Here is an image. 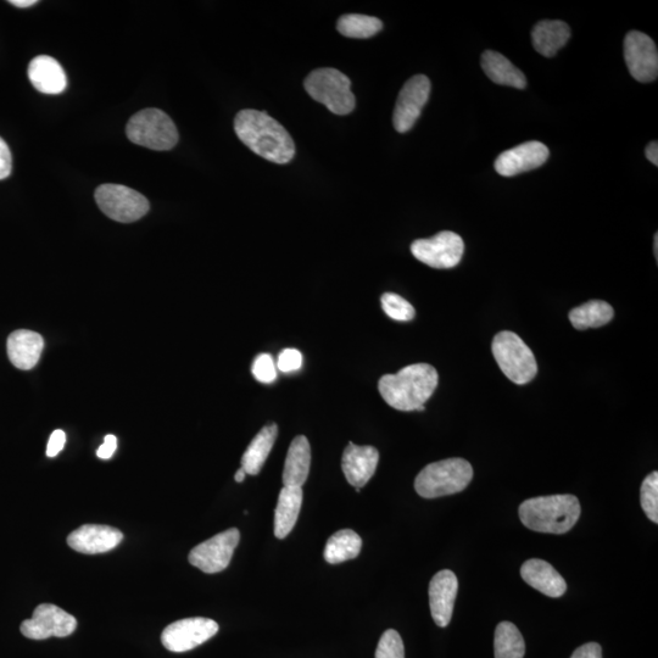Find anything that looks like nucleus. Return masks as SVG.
<instances>
[{
	"label": "nucleus",
	"mask_w": 658,
	"mask_h": 658,
	"mask_svg": "<svg viewBox=\"0 0 658 658\" xmlns=\"http://www.w3.org/2000/svg\"><path fill=\"white\" fill-rule=\"evenodd\" d=\"M234 131L245 146L271 163L288 164L294 158L291 135L266 111H239L234 119Z\"/></svg>",
	"instance_id": "1"
},
{
	"label": "nucleus",
	"mask_w": 658,
	"mask_h": 658,
	"mask_svg": "<svg viewBox=\"0 0 658 658\" xmlns=\"http://www.w3.org/2000/svg\"><path fill=\"white\" fill-rule=\"evenodd\" d=\"M436 368L428 364L406 366L395 375H384L378 390L386 403L399 411H425L438 387Z\"/></svg>",
	"instance_id": "2"
},
{
	"label": "nucleus",
	"mask_w": 658,
	"mask_h": 658,
	"mask_svg": "<svg viewBox=\"0 0 658 658\" xmlns=\"http://www.w3.org/2000/svg\"><path fill=\"white\" fill-rule=\"evenodd\" d=\"M581 504L574 495L539 496L521 504V522L534 532L565 534L576 526Z\"/></svg>",
	"instance_id": "3"
},
{
	"label": "nucleus",
	"mask_w": 658,
	"mask_h": 658,
	"mask_svg": "<svg viewBox=\"0 0 658 658\" xmlns=\"http://www.w3.org/2000/svg\"><path fill=\"white\" fill-rule=\"evenodd\" d=\"M473 478V468L464 459L434 462L418 473L415 489L425 499L442 498L462 492Z\"/></svg>",
	"instance_id": "4"
},
{
	"label": "nucleus",
	"mask_w": 658,
	"mask_h": 658,
	"mask_svg": "<svg viewBox=\"0 0 658 658\" xmlns=\"http://www.w3.org/2000/svg\"><path fill=\"white\" fill-rule=\"evenodd\" d=\"M492 350L495 361L511 382L523 386L537 376L538 364L533 351L516 333L504 331L496 334Z\"/></svg>",
	"instance_id": "5"
},
{
	"label": "nucleus",
	"mask_w": 658,
	"mask_h": 658,
	"mask_svg": "<svg viewBox=\"0 0 658 658\" xmlns=\"http://www.w3.org/2000/svg\"><path fill=\"white\" fill-rule=\"evenodd\" d=\"M304 87L309 96L336 115H348L355 109L356 99L351 81L343 72L326 68L312 71Z\"/></svg>",
	"instance_id": "6"
},
{
	"label": "nucleus",
	"mask_w": 658,
	"mask_h": 658,
	"mask_svg": "<svg viewBox=\"0 0 658 658\" xmlns=\"http://www.w3.org/2000/svg\"><path fill=\"white\" fill-rule=\"evenodd\" d=\"M126 133L132 143L156 152L174 148L180 138L174 121L159 109H146L133 115Z\"/></svg>",
	"instance_id": "7"
},
{
	"label": "nucleus",
	"mask_w": 658,
	"mask_h": 658,
	"mask_svg": "<svg viewBox=\"0 0 658 658\" xmlns=\"http://www.w3.org/2000/svg\"><path fill=\"white\" fill-rule=\"evenodd\" d=\"M94 197L99 209L116 222H136L146 216L150 209L144 195L122 184H103L97 188Z\"/></svg>",
	"instance_id": "8"
},
{
	"label": "nucleus",
	"mask_w": 658,
	"mask_h": 658,
	"mask_svg": "<svg viewBox=\"0 0 658 658\" xmlns=\"http://www.w3.org/2000/svg\"><path fill=\"white\" fill-rule=\"evenodd\" d=\"M465 243L459 234L444 231L428 239H417L411 245V253L418 261L433 269H453L460 264Z\"/></svg>",
	"instance_id": "9"
},
{
	"label": "nucleus",
	"mask_w": 658,
	"mask_h": 658,
	"mask_svg": "<svg viewBox=\"0 0 658 658\" xmlns=\"http://www.w3.org/2000/svg\"><path fill=\"white\" fill-rule=\"evenodd\" d=\"M241 533L237 528L215 535L206 542L195 546L189 552L188 560L191 565L208 574L225 571L230 566L234 550H236Z\"/></svg>",
	"instance_id": "10"
},
{
	"label": "nucleus",
	"mask_w": 658,
	"mask_h": 658,
	"mask_svg": "<svg viewBox=\"0 0 658 658\" xmlns=\"http://www.w3.org/2000/svg\"><path fill=\"white\" fill-rule=\"evenodd\" d=\"M77 621L70 613L52 604H42L37 607L31 620L21 624V633L32 640L48 638H65L75 632Z\"/></svg>",
	"instance_id": "11"
},
{
	"label": "nucleus",
	"mask_w": 658,
	"mask_h": 658,
	"mask_svg": "<svg viewBox=\"0 0 658 658\" xmlns=\"http://www.w3.org/2000/svg\"><path fill=\"white\" fill-rule=\"evenodd\" d=\"M219 624L209 618L194 617L171 623L161 634V643L171 652H187L215 637Z\"/></svg>",
	"instance_id": "12"
},
{
	"label": "nucleus",
	"mask_w": 658,
	"mask_h": 658,
	"mask_svg": "<svg viewBox=\"0 0 658 658\" xmlns=\"http://www.w3.org/2000/svg\"><path fill=\"white\" fill-rule=\"evenodd\" d=\"M431 94V81L425 75L410 78L401 89L395 105L393 122L395 130L409 132L420 119Z\"/></svg>",
	"instance_id": "13"
},
{
	"label": "nucleus",
	"mask_w": 658,
	"mask_h": 658,
	"mask_svg": "<svg viewBox=\"0 0 658 658\" xmlns=\"http://www.w3.org/2000/svg\"><path fill=\"white\" fill-rule=\"evenodd\" d=\"M624 59L630 75L641 83L655 81L658 76L656 44L643 32H629L624 39Z\"/></svg>",
	"instance_id": "14"
},
{
	"label": "nucleus",
	"mask_w": 658,
	"mask_h": 658,
	"mask_svg": "<svg viewBox=\"0 0 658 658\" xmlns=\"http://www.w3.org/2000/svg\"><path fill=\"white\" fill-rule=\"evenodd\" d=\"M549 159V148L540 142H527L506 150L495 161V170L505 177L517 176L538 169Z\"/></svg>",
	"instance_id": "15"
},
{
	"label": "nucleus",
	"mask_w": 658,
	"mask_h": 658,
	"mask_svg": "<svg viewBox=\"0 0 658 658\" xmlns=\"http://www.w3.org/2000/svg\"><path fill=\"white\" fill-rule=\"evenodd\" d=\"M459 581L453 571H440L429 584V606L434 622L440 628L449 626L453 617Z\"/></svg>",
	"instance_id": "16"
},
{
	"label": "nucleus",
	"mask_w": 658,
	"mask_h": 658,
	"mask_svg": "<svg viewBox=\"0 0 658 658\" xmlns=\"http://www.w3.org/2000/svg\"><path fill=\"white\" fill-rule=\"evenodd\" d=\"M124 539L119 529L100 526V524H85L68 537V544L81 554H104L116 548Z\"/></svg>",
	"instance_id": "17"
},
{
	"label": "nucleus",
	"mask_w": 658,
	"mask_h": 658,
	"mask_svg": "<svg viewBox=\"0 0 658 658\" xmlns=\"http://www.w3.org/2000/svg\"><path fill=\"white\" fill-rule=\"evenodd\" d=\"M378 462L379 453L373 446L349 443L344 450L342 470L348 483L361 489L375 475Z\"/></svg>",
	"instance_id": "18"
},
{
	"label": "nucleus",
	"mask_w": 658,
	"mask_h": 658,
	"mask_svg": "<svg viewBox=\"0 0 658 658\" xmlns=\"http://www.w3.org/2000/svg\"><path fill=\"white\" fill-rule=\"evenodd\" d=\"M44 349L41 334L19 329L8 338L7 350L11 364L19 370L29 371L36 367Z\"/></svg>",
	"instance_id": "19"
},
{
	"label": "nucleus",
	"mask_w": 658,
	"mask_h": 658,
	"mask_svg": "<svg viewBox=\"0 0 658 658\" xmlns=\"http://www.w3.org/2000/svg\"><path fill=\"white\" fill-rule=\"evenodd\" d=\"M521 576L524 582L550 598H561L566 593L565 579L549 562L539 559L528 560L522 565Z\"/></svg>",
	"instance_id": "20"
},
{
	"label": "nucleus",
	"mask_w": 658,
	"mask_h": 658,
	"mask_svg": "<svg viewBox=\"0 0 658 658\" xmlns=\"http://www.w3.org/2000/svg\"><path fill=\"white\" fill-rule=\"evenodd\" d=\"M29 78L32 86L44 94H60L68 86V78L63 66L48 55H39L31 61Z\"/></svg>",
	"instance_id": "21"
},
{
	"label": "nucleus",
	"mask_w": 658,
	"mask_h": 658,
	"mask_svg": "<svg viewBox=\"0 0 658 658\" xmlns=\"http://www.w3.org/2000/svg\"><path fill=\"white\" fill-rule=\"evenodd\" d=\"M311 465V448L308 438L295 437L289 446L286 464H284V487H303L309 477Z\"/></svg>",
	"instance_id": "22"
},
{
	"label": "nucleus",
	"mask_w": 658,
	"mask_h": 658,
	"mask_svg": "<svg viewBox=\"0 0 658 658\" xmlns=\"http://www.w3.org/2000/svg\"><path fill=\"white\" fill-rule=\"evenodd\" d=\"M571 37V29L566 22L559 20L540 21L532 32L533 47L543 57H555L566 46Z\"/></svg>",
	"instance_id": "23"
},
{
	"label": "nucleus",
	"mask_w": 658,
	"mask_h": 658,
	"mask_svg": "<svg viewBox=\"0 0 658 658\" xmlns=\"http://www.w3.org/2000/svg\"><path fill=\"white\" fill-rule=\"evenodd\" d=\"M303 504L301 487H283L275 511V535L277 539L287 538L297 524Z\"/></svg>",
	"instance_id": "24"
},
{
	"label": "nucleus",
	"mask_w": 658,
	"mask_h": 658,
	"mask_svg": "<svg viewBox=\"0 0 658 658\" xmlns=\"http://www.w3.org/2000/svg\"><path fill=\"white\" fill-rule=\"evenodd\" d=\"M482 68L490 80L501 86L518 89L527 87V78L503 54L487 50L482 55Z\"/></svg>",
	"instance_id": "25"
},
{
	"label": "nucleus",
	"mask_w": 658,
	"mask_h": 658,
	"mask_svg": "<svg viewBox=\"0 0 658 658\" xmlns=\"http://www.w3.org/2000/svg\"><path fill=\"white\" fill-rule=\"evenodd\" d=\"M278 436L276 423H270L256 434L242 457V468L250 476L259 475Z\"/></svg>",
	"instance_id": "26"
},
{
	"label": "nucleus",
	"mask_w": 658,
	"mask_h": 658,
	"mask_svg": "<svg viewBox=\"0 0 658 658\" xmlns=\"http://www.w3.org/2000/svg\"><path fill=\"white\" fill-rule=\"evenodd\" d=\"M361 548L360 535L351 529H343L328 539L323 556L329 565H338V563L356 559L360 555Z\"/></svg>",
	"instance_id": "27"
},
{
	"label": "nucleus",
	"mask_w": 658,
	"mask_h": 658,
	"mask_svg": "<svg viewBox=\"0 0 658 658\" xmlns=\"http://www.w3.org/2000/svg\"><path fill=\"white\" fill-rule=\"evenodd\" d=\"M615 316L612 306L606 301L590 300L570 312L572 326L579 331L607 325Z\"/></svg>",
	"instance_id": "28"
},
{
	"label": "nucleus",
	"mask_w": 658,
	"mask_h": 658,
	"mask_svg": "<svg viewBox=\"0 0 658 658\" xmlns=\"http://www.w3.org/2000/svg\"><path fill=\"white\" fill-rule=\"evenodd\" d=\"M495 658H523L526 644L520 630L511 622H501L495 630Z\"/></svg>",
	"instance_id": "29"
},
{
	"label": "nucleus",
	"mask_w": 658,
	"mask_h": 658,
	"mask_svg": "<svg viewBox=\"0 0 658 658\" xmlns=\"http://www.w3.org/2000/svg\"><path fill=\"white\" fill-rule=\"evenodd\" d=\"M337 29L345 37L366 39L381 32L383 22L373 16L347 14L338 20Z\"/></svg>",
	"instance_id": "30"
},
{
	"label": "nucleus",
	"mask_w": 658,
	"mask_h": 658,
	"mask_svg": "<svg viewBox=\"0 0 658 658\" xmlns=\"http://www.w3.org/2000/svg\"><path fill=\"white\" fill-rule=\"evenodd\" d=\"M383 311L390 319L407 322L414 319L416 311L409 301L395 293H384L381 298Z\"/></svg>",
	"instance_id": "31"
},
{
	"label": "nucleus",
	"mask_w": 658,
	"mask_h": 658,
	"mask_svg": "<svg viewBox=\"0 0 658 658\" xmlns=\"http://www.w3.org/2000/svg\"><path fill=\"white\" fill-rule=\"evenodd\" d=\"M641 507L646 516L654 523H658V473L652 472L645 478L640 489Z\"/></svg>",
	"instance_id": "32"
},
{
	"label": "nucleus",
	"mask_w": 658,
	"mask_h": 658,
	"mask_svg": "<svg viewBox=\"0 0 658 658\" xmlns=\"http://www.w3.org/2000/svg\"><path fill=\"white\" fill-rule=\"evenodd\" d=\"M376 658H405L403 639L397 630L384 632L376 650Z\"/></svg>",
	"instance_id": "33"
},
{
	"label": "nucleus",
	"mask_w": 658,
	"mask_h": 658,
	"mask_svg": "<svg viewBox=\"0 0 658 658\" xmlns=\"http://www.w3.org/2000/svg\"><path fill=\"white\" fill-rule=\"evenodd\" d=\"M252 372L256 381L265 384H271L277 378L275 361L269 354H261L254 360Z\"/></svg>",
	"instance_id": "34"
},
{
	"label": "nucleus",
	"mask_w": 658,
	"mask_h": 658,
	"mask_svg": "<svg viewBox=\"0 0 658 658\" xmlns=\"http://www.w3.org/2000/svg\"><path fill=\"white\" fill-rule=\"evenodd\" d=\"M303 365V355L297 349L283 350L278 358L277 367L283 373L298 371Z\"/></svg>",
	"instance_id": "35"
},
{
	"label": "nucleus",
	"mask_w": 658,
	"mask_h": 658,
	"mask_svg": "<svg viewBox=\"0 0 658 658\" xmlns=\"http://www.w3.org/2000/svg\"><path fill=\"white\" fill-rule=\"evenodd\" d=\"M13 170V156H11L8 144L0 137V180H5Z\"/></svg>",
	"instance_id": "36"
},
{
	"label": "nucleus",
	"mask_w": 658,
	"mask_h": 658,
	"mask_svg": "<svg viewBox=\"0 0 658 658\" xmlns=\"http://www.w3.org/2000/svg\"><path fill=\"white\" fill-rule=\"evenodd\" d=\"M66 443V434L61 429L54 431L52 436H50L47 448V456L55 457L61 453V450L64 449Z\"/></svg>",
	"instance_id": "37"
},
{
	"label": "nucleus",
	"mask_w": 658,
	"mask_h": 658,
	"mask_svg": "<svg viewBox=\"0 0 658 658\" xmlns=\"http://www.w3.org/2000/svg\"><path fill=\"white\" fill-rule=\"evenodd\" d=\"M571 658H602L601 646L596 643L582 645L581 648L573 652Z\"/></svg>",
	"instance_id": "38"
},
{
	"label": "nucleus",
	"mask_w": 658,
	"mask_h": 658,
	"mask_svg": "<svg viewBox=\"0 0 658 658\" xmlns=\"http://www.w3.org/2000/svg\"><path fill=\"white\" fill-rule=\"evenodd\" d=\"M117 449V439L113 434L105 437L104 443L97 451V456L102 460H109L115 454Z\"/></svg>",
	"instance_id": "39"
},
{
	"label": "nucleus",
	"mask_w": 658,
	"mask_h": 658,
	"mask_svg": "<svg viewBox=\"0 0 658 658\" xmlns=\"http://www.w3.org/2000/svg\"><path fill=\"white\" fill-rule=\"evenodd\" d=\"M646 158L649 159L651 164L655 166L658 165V144L657 142H651L646 148Z\"/></svg>",
	"instance_id": "40"
},
{
	"label": "nucleus",
	"mask_w": 658,
	"mask_h": 658,
	"mask_svg": "<svg viewBox=\"0 0 658 658\" xmlns=\"http://www.w3.org/2000/svg\"><path fill=\"white\" fill-rule=\"evenodd\" d=\"M9 3L13 4L16 8H30L38 2L37 0H11Z\"/></svg>",
	"instance_id": "41"
},
{
	"label": "nucleus",
	"mask_w": 658,
	"mask_h": 658,
	"mask_svg": "<svg viewBox=\"0 0 658 658\" xmlns=\"http://www.w3.org/2000/svg\"><path fill=\"white\" fill-rule=\"evenodd\" d=\"M245 476H247V473L241 468V470H238L236 473V476H234V479H236L237 483H242L244 482Z\"/></svg>",
	"instance_id": "42"
},
{
	"label": "nucleus",
	"mask_w": 658,
	"mask_h": 658,
	"mask_svg": "<svg viewBox=\"0 0 658 658\" xmlns=\"http://www.w3.org/2000/svg\"><path fill=\"white\" fill-rule=\"evenodd\" d=\"M654 243H655V245H654V253H655V256H656V260H657V259H658V234H657V233L655 234V241H654Z\"/></svg>",
	"instance_id": "43"
},
{
	"label": "nucleus",
	"mask_w": 658,
	"mask_h": 658,
	"mask_svg": "<svg viewBox=\"0 0 658 658\" xmlns=\"http://www.w3.org/2000/svg\"><path fill=\"white\" fill-rule=\"evenodd\" d=\"M355 492H356V493H360V492H361V489H360V488H355Z\"/></svg>",
	"instance_id": "44"
}]
</instances>
